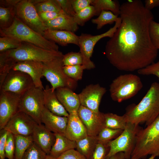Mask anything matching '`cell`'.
Returning <instances> with one entry per match:
<instances>
[{
	"mask_svg": "<svg viewBox=\"0 0 159 159\" xmlns=\"http://www.w3.org/2000/svg\"><path fill=\"white\" fill-rule=\"evenodd\" d=\"M120 25L107 42L105 54L118 69L132 72L154 62L158 53L153 44L149 26L154 20L151 11L140 0H128L120 5Z\"/></svg>",
	"mask_w": 159,
	"mask_h": 159,
	"instance_id": "cell-1",
	"label": "cell"
},
{
	"mask_svg": "<svg viewBox=\"0 0 159 159\" xmlns=\"http://www.w3.org/2000/svg\"><path fill=\"white\" fill-rule=\"evenodd\" d=\"M93 0H71L72 4L75 13L92 4Z\"/></svg>",
	"mask_w": 159,
	"mask_h": 159,
	"instance_id": "cell-46",
	"label": "cell"
},
{
	"mask_svg": "<svg viewBox=\"0 0 159 159\" xmlns=\"http://www.w3.org/2000/svg\"><path fill=\"white\" fill-rule=\"evenodd\" d=\"M109 159H125V158L124 153L120 152L113 155Z\"/></svg>",
	"mask_w": 159,
	"mask_h": 159,
	"instance_id": "cell-50",
	"label": "cell"
},
{
	"mask_svg": "<svg viewBox=\"0 0 159 159\" xmlns=\"http://www.w3.org/2000/svg\"><path fill=\"white\" fill-rule=\"evenodd\" d=\"M15 150L14 135L9 132L5 147V157L8 159H14Z\"/></svg>",
	"mask_w": 159,
	"mask_h": 159,
	"instance_id": "cell-41",
	"label": "cell"
},
{
	"mask_svg": "<svg viewBox=\"0 0 159 159\" xmlns=\"http://www.w3.org/2000/svg\"><path fill=\"white\" fill-rule=\"evenodd\" d=\"M109 150L107 144L98 142L89 159H106Z\"/></svg>",
	"mask_w": 159,
	"mask_h": 159,
	"instance_id": "cell-39",
	"label": "cell"
},
{
	"mask_svg": "<svg viewBox=\"0 0 159 159\" xmlns=\"http://www.w3.org/2000/svg\"><path fill=\"white\" fill-rule=\"evenodd\" d=\"M21 95L0 91V129H4L11 118L19 111Z\"/></svg>",
	"mask_w": 159,
	"mask_h": 159,
	"instance_id": "cell-13",
	"label": "cell"
},
{
	"mask_svg": "<svg viewBox=\"0 0 159 159\" xmlns=\"http://www.w3.org/2000/svg\"><path fill=\"white\" fill-rule=\"evenodd\" d=\"M0 34L1 36L11 37L21 42L32 44L47 50L59 51V47L56 43L32 29L16 16L12 25L7 28L0 29Z\"/></svg>",
	"mask_w": 159,
	"mask_h": 159,
	"instance_id": "cell-4",
	"label": "cell"
},
{
	"mask_svg": "<svg viewBox=\"0 0 159 159\" xmlns=\"http://www.w3.org/2000/svg\"><path fill=\"white\" fill-rule=\"evenodd\" d=\"M0 159H1V158H0Z\"/></svg>",
	"mask_w": 159,
	"mask_h": 159,
	"instance_id": "cell-53",
	"label": "cell"
},
{
	"mask_svg": "<svg viewBox=\"0 0 159 159\" xmlns=\"http://www.w3.org/2000/svg\"><path fill=\"white\" fill-rule=\"evenodd\" d=\"M44 159H57V158L54 157L50 155H47Z\"/></svg>",
	"mask_w": 159,
	"mask_h": 159,
	"instance_id": "cell-51",
	"label": "cell"
},
{
	"mask_svg": "<svg viewBox=\"0 0 159 159\" xmlns=\"http://www.w3.org/2000/svg\"><path fill=\"white\" fill-rule=\"evenodd\" d=\"M143 87V83L138 76L131 73L121 74L111 83L110 96L113 101L120 102L134 97Z\"/></svg>",
	"mask_w": 159,
	"mask_h": 159,
	"instance_id": "cell-6",
	"label": "cell"
},
{
	"mask_svg": "<svg viewBox=\"0 0 159 159\" xmlns=\"http://www.w3.org/2000/svg\"><path fill=\"white\" fill-rule=\"evenodd\" d=\"M43 63L34 61H26L17 62L11 70L24 72L32 79L35 86L44 89L41 80L43 76Z\"/></svg>",
	"mask_w": 159,
	"mask_h": 159,
	"instance_id": "cell-17",
	"label": "cell"
},
{
	"mask_svg": "<svg viewBox=\"0 0 159 159\" xmlns=\"http://www.w3.org/2000/svg\"><path fill=\"white\" fill-rule=\"evenodd\" d=\"M98 141L97 137L87 135L77 141V150L89 159L94 150Z\"/></svg>",
	"mask_w": 159,
	"mask_h": 159,
	"instance_id": "cell-26",
	"label": "cell"
},
{
	"mask_svg": "<svg viewBox=\"0 0 159 159\" xmlns=\"http://www.w3.org/2000/svg\"><path fill=\"white\" fill-rule=\"evenodd\" d=\"M123 130L112 129L105 127L97 136L98 142L105 144H107L109 142L119 135Z\"/></svg>",
	"mask_w": 159,
	"mask_h": 159,
	"instance_id": "cell-33",
	"label": "cell"
},
{
	"mask_svg": "<svg viewBox=\"0 0 159 159\" xmlns=\"http://www.w3.org/2000/svg\"><path fill=\"white\" fill-rule=\"evenodd\" d=\"M145 8L150 11L155 7L159 6V0H146L144 4Z\"/></svg>",
	"mask_w": 159,
	"mask_h": 159,
	"instance_id": "cell-49",
	"label": "cell"
},
{
	"mask_svg": "<svg viewBox=\"0 0 159 159\" xmlns=\"http://www.w3.org/2000/svg\"><path fill=\"white\" fill-rule=\"evenodd\" d=\"M37 124L29 115L19 111L11 118L4 129L14 135L31 136Z\"/></svg>",
	"mask_w": 159,
	"mask_h": 159,
	"instance_id": "cell-15",
	"label": "cell"
},
{
	"mask_svg": "<svg viewBox=\"0 0 159 159\" xmlns=\"http://www.w3.org/2000/svg\"><path fill=\"white\" fill-rule=\"evenodd\" d=\"M45 107L49 111L56 115L68 117L69 113L58 100L55 91L47 85L43 90Z\"/></svg>",
	"mask_w": 159,
	"mask_h": 159,
	"instance_id": "cell-23",
	"label": "cell"
},
{
	"mask_svg": "<svg viewBox=\"0 0 159 159\" xmlns=\"http://www.w3.org/2000/svg\"><path fill=\"white\" fill-rule=\"evenodd\" d=\"M77 113L88 135L97 136L105 127L104 113L94 111L81 105Z\"/></svg>",
	"mask_w": 159,
	"mask_h": 159,
	"instance_id": "cell-14",
	"label": "cell"
},
{
	"mask_svg": "<svg viewBox=\"0 0 159 159\" xmlns=\"http://www.w3.org/2000/svg\"><path fill=\"white\" fill-rule=\"evenodd\" d=\"M106 92V89L99 84L87 86L78 94L81 105L94 111L99 112L101 100Z\"/></svg>",
	"mask_w": 159,
	"mask_h": 159,
	"instance_id": "cell-16",
	"label": "cell"
},
{
	"mask_svg": "<svg viewBox=\"0 0 159 159\" xmlns=\"http://www.w3.org/2000/svg\"><path fill=\"white\" fill-rule=\"evenodd\" d=\"M55 142L53 145L50 155L57 158L66 151L76 148V142L71 140L64 135L54 133Z\"/></svg>",
	"mask_w": 159,
	"mask_h": 159,
	"instance_id": "cell-25",
	"label": "cell"
},
{
	"mask_svg": "<svg viewBox=\"0 0 159 159\" xmlns=\"http://www.w3.org/2000/svg\"><path fill=\"white\" fill-rule=\"evenodd\" d=\"M95 10V16H99L103 11H108L118 16L120 13V5L119 1L112 0H93L92 3Z\"/></svg>",
	"mask_w": 159,
	"mask_h": 159,
	"instance_id": "cell-27",
	"label": "cell"
},
{
	"mask_svg": "<svg viewBox=\"0 0 159 159\" xmlns=\"http://www.w3.org/2000/svg\"><path fill=\"white\" fill-rule=\"evenodd\" d=\"M21 42L17 39L8 36L0 37V52L14 49L20 46Z\"/></svg>",
	"mask_w": 159,
	"mask_h": 159,
	"instance_id": "cell-36",
	"label": "cell"
},
{
	"mask_svg": "<svg viewBox=\"0 0 159 159\" xmlns=\"http://www.w3.org/2000/svg\"><path fill=\"white\" fill-rule=\"evenodd\" d=\"M57 159H87L74 149L69 150L61 155Z\"/></svg>",
	"mask_w": 159,
	"mask_h": 159,
	"instance_id": "cell-44",
	"label": "cell"
},
{
	"mask_svg": "<svg viewBox=\"0 0 159 159\" xmlns=\"http://www.w3.org/2000/svg\"><path fill=\"white\" fill-rule=\"evenodd\" d=\"M64 13L62 10L60 12H45L38 14L44 23L56 18Z\"/></svg>",
	"mask_w": 159,
	"mask_h": 159,
	"instance_id": "cell-47",
	"label": "cell"
},
{
	"mask_svg": "<svg viewBox=\"0 0 159 159\" xmlns=\"http://www.w3.org/2000/svg\"><path fill=\"white\" fill-rule=\"evenodd\" d=\"M34 86L32 79L28 74L21 71L11 70L0 86V91L21 95Z\"/></svg>",
	"mask_w": 159,
	"mask_h": 159,
	"instance_id": "cell-12",
	"label": "cell"
},
{
	"mask_svg": "<svg viewBox=\"0 0 159 159\" xmlns=\"http://www.w3.org/2000/svg\"><path fill=\"white\" fill-rule=\"evenodd\" d=\"M15 9L0 6V29L7 28L12 25L16 16Z\"/></svg>",
	"mask_w": 159,
	"mask_h": 159,
	"instance_id": "cell-30",
	"label": "cell"
},
{
	"mask_svg": "<svg viewBox=\"0 0 159 159\" xmlns=\"http://www.w3.org/2000/svg\"><path fill=\"white\" fill-rule=\"evenodd\" d=\"M15 150L14 159H22L26 150L33 142L32 135H14Z\"/></svg>",
	"mask_w": 159,
	"mask_h": 159,
	"instance_id": "cell-28",
	"label": "cell"
},
{
	"mask_svg": "<svg viewBox=\"0 0 159 159\" xmlns=\"http://www.w3.org/2000/svg\"><path fill=\"white\" fill-rule=\"evenodd\" d=\"M46 155L33 142L25 152L22 159H44Z\"/></svg>",
	"mask_w": 159,
	"mask_h": 159,
	"instance_id": "cell-37",
	"label": "cell"
},
{
	"mask_svg": "<svg viewBox=\"0 0 159 159\" xmlns=\"http://www.w3.org/2000/svg\"><path fill=\"white\" fill-rule=\"evenodd\" d=\"M156 157L154 155H151V156L147 159H155Z\"/></svg>",
	"mask_w": 159,
	"mask_h": 159,
	"instance_id": "cell-52",
	"label": "cell"
},
{
	"mask_svg": "<svg viewBox=\"0 0 159 159\" xmlns=\"http://www.w3.org/2000/svg\"><path fill=\"white\" fill-rule=\"evenodd\" d=\"M9 132L3 129L0 132V157L2 159H4L5 157V147L7 138Z\"/></svg>",
	"mask_w": 159,
	"mask_h": 159,
	"instance_id": "cell-45",
	"label": "cell"
},
{
	"mask_svg": "<svg viewBox=\"0 0 159 159\" xmlns=\"http://www.w3.org/2000/svg\"><path fill=\"white\" fill-rule=\"evenodd\" d=\"M119 17L111 11H103L97 18L92 19L91 21L92 23L97 24V29L99 30L105 25L115 22Z\"/></svg>",
	"mask_w": 159,
	"mask_h": 159,
	"instance_id": "cell-32",
	"label": "cell"
},
{
	"mask_svg": "<svg viewBox=\"0 0 159 159\" xmlns=\"http://www.w3.org/2000/svg\"><path fill=\"white\" fill-rule=\"evenodd\" d=\"M43 90L34 86L21 95L19 111L31 117L38 124H42L41 117L45 106Z\"/></svg>",
	"mask_w": 159,
	"mask_h": 159,
	"instance_id": "cell-9",
	"label": "cell"
},
{
	"mask_svg": "<svg viewBox=\"0 0 159 159\" xmlns=\"http://www.w3.org/2000/svg\"><path fill=\"white\" fill-rule=\"evenodd\" d=\"M150 155L159 157V115L138 132L130 159H144Z\"/></svg>",
	"mask_w": 159,
	"mask_h": 159,
	"instance_id": "cell-3",
	"label": "cell"
},
{
	"mask_svg": "<svg viewBox=\"0 0 159 159\" xmlns=\"http://www.w3.org/2000/svg\"><path fill=\"white\" fill-rule=\"evenodd\" d=\"M38 14L45 12H60L62 11L57 0H38L34 4Z\"/></svg>",
	"mask_w": 159,
	"mask_h": 159,
	"instance_id": "cell-31",
	"label": "cell"
},
{
	"mask_svg": "<svg viewBox=\"0 0 159 159\" xmlns=\"http://www.w3.org/2000/svg\"><path fill=\"white\" fill-rule=\"evenodd\" d=\"M44 23L47 29L52 30H65L74 33L79 29L78 25L75 22L74 17L64 13Z\"/></svg>",
	"mask_w": 159,
	"mask_h": 159,
	"instance_id": "cell-24",
	"label": "cell"
},
{
	"mask_svg": "<svg viewBox=\"0 0 159 159\" xmlns=\"http://www.w3.org/2000/svg\"><path fill=\"white\" fill-rule=\"evenodd\" d=\"M32 136L34 142L47 155H49L55 140L54 133L42 123L37 124L34 127Z\"/></svg>",
	"mask_w": 159,
	"mask_h": 159,
	"instance_id": "cell-18",
	"label": "cell"
},
{
	"mask_svg": "<svg viewBox=\"0 0 159 159\" xmlns=\"http://www.w3.org/2000/svg\"><path fill=\"white\" fill-rule=\"evenodd\" d=\"M68 117L60 116L52 113L45 107L42 113L41 122L49 130L54 133L64 135Z\"/></svg>",
	"mask_w": 159,
	"mask_h": 159,
	"instance_id": "cell-19",
	"label": "cell"
},
{
	"mask_svg": "<svg viewBox=\"0 0 159 159\" xmlns=\"http://www.w3.org/2000/svg\"><path fill=\"white\" fill-rule=\"evenodd\" d=\"M63 56L43 63V76L50 82L53 92L61 87L68 88L73 90L77 86V82L68 77L63 70Z\"/></svg>",
	"mask_w": 159,
	"mask_h": 159,
	"instance_id": "cell-8",
	"label": "cell"
},
{
	"mask_svg": "<svg viewBox=\"0 0 159 159\" xmlns=\"http://www.w3.org/2000/svg\"><path fill=\"white\" fill-rule=\"evenodd\" d=\"M43 36L47 39L63 46L72 44L78 46L79 36L69 31L47 29Z\"/></svg>",
	"mask_w": 159,
	"mask_h": 159,
	"instance_id": "cell-22",
	"label": "cell"
},
{
	"mask_svg": "<svg viewBox=\"0 0 159 159\" xmlns=\"http://www.w3.org/2000/svg\"><path fill=\"white\" fill-rule=\"evenodd\" d=\"M63 69L68 77L77 82L82 79L83 71L85 69L82 64L64 66Z\"/></svg>",
	"mask_w": 159,
	"mask_h": 159,
	"instance_id": "cell-35",
	"label": "cell"
},
{
	"mask_svg": "<svg viewBox=\"0 0 159 159\" xmlns=\"http://www.w3.org/2000/svg\"><path fill=\"white\" fill-rule=\"evenodd\" d=\"M95 16L94 6L90 5L76 13L74 17V20L79 26H82L85 23Z\"/></svg>",
	"mask_w": 159,
	"mask_h": 159,
	"instance_id": "cell-34",
	"label": "cell"
},
{
	"mask_svg": "<svg viewBox=\"0 0 159 159\" xmlns=\"http://www.w3.org/2000/svg\"><path fill=\"white\" fill-rule=\"evenodd\" d=\"M16 16L24 23L43 36L47 29L30 0H21L15 7Z\"/></svg>",
	"mask_w": 159,
	"mask_h": 159,
	"instance_id": "cell-11",
	"label": "cell"
},
{
	"mask_svg": "<svg viewBox=\"0 0 159 159\" xmlns=\"http://www.w3.org/2000/svg\"><path fill=\"white\" fill-rule=\"evenodd\" d=\"M62 63L63 66L82 64V55L80 52H69L63 55Z\"/></svg>",
	"mask_w": 159,
	"mask_h": 159,
	"instance_id": "cell-38",
	"label": "cell"
},
{
	"mask_svg": "<svg viewBox=\"0 0 159 159\" xmlns=\"http://www.w3.org/2000/svg\"><path fill=\"white\" fill-rule=\"evenodd\" d=\"M21 0H1L0 6L8 8H15Z\"/></svg>",
	"mask_w": 159,
	"mask_h": 159,
	"instance_id": "cell-48",
	"label": "cell"
},
{
	"mask_svg": "<svg viewBox=\"0 0 159 159\" xmlns=\"http://www.w3.org/2000/svg\"><path fill=\"white\" fill-rule=\"evenodd\" d=\"M137 71L140 74L144 75H154L159 80V60L157 62H154Z\"/></svg>",
	"mask_w": 159,
	"mask_h": 159,
	"instance_id": "cell-42",
	"label": "cell"
},
{
	"mask_svg": "<svg viewBox=\"0 0 159 159\" xmlns=\"http://www.w3.org/2000/svg\"><path fill=\"white\" fill-rule=\"evenodd\" d=\"M57 0L64 13L70 16H74L76 13L73 7L71 0Z\"/></svg>",
	"mask_w": 159,
	"mask_h": 159,
	"instance_id": "cell-43",
	"label": "cell"
},
{
	"mask_svg": "<svg viewBox=\"0 0 159 159\" xmlns=\"http://www.w3.org/2000/svg\"><path fill=\"white\" fill-rule=\"evenodd\" d=\"M124 115L127 123L147 126L152 122L159 115V83H153L141 101L129 106Z\"/></svg>",
	"mask_w": 159,
	"mask_h": 159,
	"instance_id": "cell-2",
	"label": "cell"
},
{
	"mask_svg": "<svg viewBox=\"0 0 159 159\" xmlns=\"http://www.w3.org/2000/svg\"><path fill=\"white\" fill-rule=\"evenodd\" d=\"M105 127L114 129L124 130L127 124L124 115L120 116L112 113H104Z\"/></svg>",
	"mask_w": 159,
	"mask_h": 159,
	"instance_id": "cell-29",
	"label": "cell"
},
{
	"mask_svg": "<svg viewBox=\"0 0 159 159\" xmlns=\"http://www.w3.org/2000/svg\"><path fill=\"white\" fill-rule=\"evenodd\" d=\"M55 91L58 100L69 114L78 112L81 105L78 94L66 87L58 88Z\"/></svg>",
	"mask_w": 159,
	"mask_h": 159,
	"instance_id": "cell-21",
	"label": "cell"
},
{
	"mask_svg": "<svg viewBox=\"0 0 159 159\" xmlns=\"http://www.w3.org/2000/svg\"><path fill=\"white\" fill-rule=\"evenodd\" d=\"M64 135L69 140L76 142L88 135L77 112L69 114Z\"/></svg>",
	"mask_w": 159,
	"mask_h": 159,
	"instance_id": "cell-20",
	"label": "cell"
},
{
	"mask_svg": "<svg viewBox=\"0 0 159 159\" xmlns=\"http://www.w3.org/2000/svg\"><path fill=\"white\" fill-rule=\"evenodd\" d=\"M141 128L139 125L128 122L122 133L107 143L109 150L106 159L120 152L124 153L125 159H130L135 145L137 134Z\"/></svg>",
	"mask_w": 159,
	"mask_h": 159,
	"instance_id": "cell-7",
	"label": "cell"
},
{
	"mask_svg": "<svg viewBox=\"0 0 159 159\" xmlns=\"http://www.w3.org/2000/svg\"><path fill=\"white\" fill-rule=\"evenodd\" d=\"M149 33L152 42L154 47L159 49V23L154 20L150 22Z\"/></svg>",
	"mask_w": 159,
	"mask_h": 159,
	"instance_id": "cell-40",
	"label": "cell"
},
{
	"mask_svg": "<svg viewBox=\"0 0 159 159\" xmlns=\"http://www.w3.org/2000/svg\"><path fill=\"white\" fill-rule=\"evenodd\" d=\"M0 54L15 64L26 61H36L44 63L64 55L59 51L47 50L25 42H21L18 48L0 53Z\"/></svg>",
	"mask_w": 159,
	"mask_h": 159,
	"instance_id": "cell-5",
	"label": "cell"
},
{
	"mask_svg": "<svg viewBox=\"0 0 159 159\" xmlns=\"http://www.w3.org/2000/svg\"><path fill=\"white\" fill-rule=\"evenodd\" d=\"M121 22L120 17L115 22L114 25L107 32L96 35L82 33L79 36L78 46L82 58V65L85 69L90 70L95 67V65L91 60L94 47L102 39L106 37H112Z\"/></svg>",
	"mask_w": 159,
	"mask_h": 159,
	"instance_id": "cell-10",
	"label": "cell"
}]
</instances>
